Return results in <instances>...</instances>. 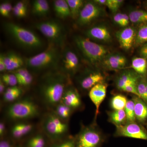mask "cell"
Returning <instances> with one entry per match:
<instances>
[{
    "instance_id": "cell-3",
    "label": "cell",
    "mask_w": 147,
    "mask_h": 147,
    "mask_svg": "<svg viewBox=\"0 0 147 147\" xmlns=\"http://www.w3.org/2000/svg\"><path fill=\"white\" fill-rule=\"evenodd\" d=\"M74 41L86 61L92 67H98L110 50L104 45L93 42L87 37L76 36Z\"/></svg>"
},
{
    "instance_id": "cell-22",
    "label": "cell",
    "mask_w": 147,
    "mask_h": 147,
    "mask_svg": "<svg viewBox=\"0 0 147 147\" xmlns=\"http://www.w3.org/2000/svg\"><path fill=\"white\" fill-rule=\"evenodd\" d=\"M108 121L116 127L123 125L127 122L124 110H113L108 111Z\"/></svg>"
},
{
    "instance_id": "cell-10",
    "label": "cell",
    "mask_w": 147,
    "mask_h": 147,
    "mask_svg": "<svg viewBox=\"0 0 147 147\" xmlns=\"http://www.w3.org/2000/svg\"><path fill=\"white\" fill-rule=\"evenodd\" d=\"M105 13L103 6L94 1L86 2L77 18V24L80 26H88Z\"/></svg>"
},
{
    "instance_id": "cell-12",
    "label": "cell",
    "mask_w": 147,
    "mask_h": 147,
    "mask_svg": "<svg viewBox=\"0 0 147 147\" xmlns=\"http://www.w3.org/2000/svg\"><path fill=\"white\" fill-rule=\"evenodd\" d=\"M60 63L62 71L69 76L76 74L80 67L78 56L69 48H66L64 50L61 55Z\"/></svg>"
},
{
    "instance_id": "cell-8",
    "label": "cell",
    "mask_w": 147,
    "mask_h": 147,
    "mask_svg": "<svg viewBox=\"0 0 147 147\" xmlns=\"http://www.w3.org/2000/svg\"><path fill=\"white\" fill-rule=\"evenodd\" d=\"M36 28L49 40L51 44L57 46H63L65 42V29L63 25L57 20H50L35 24Z\"/></svg>"
},
{
    "instance_id": "cell-49",
    "label": "cell",
    "mask_w": 147,
    "mask_h": 147,
    "mask_svg": "<svg viewBox=\"0 0 147 147\" xmlns=\"http://www.w3.org/2000/svg\"><path fill=\"white\" fill-rule=\"evenodd\" d=\"M0 147H12L10 143L7 140H2L0 142Z\"/></svg>"
},
{
    "instance_id": "cell-16",
    "label": "cell",
    "mask_w": 147,
    "mask_h": 147,
    "mask_svg": "<svg viewBox=\"0 0 147 147\" xmlns=\"http://www.w3.org/2000/svg\"><path fill=\"white\" fill-rule=\"evenodd\" d=\"M107 88L108 84L106 82L100 83L95 85L89 92L90 99L95 106L94 122H96L97 116L99 113V108L106 97Z\"/></svg>"
},
{
    "instance_id": "cell-13",
    "label": "cell",
    "mask_w": 147,
    "mask_h": 147,
    "mask_svg": "<svg viewBox=\"0 0 147 147\" xmlns=\"http://www.w3.org/2000/svg\"><path fill=\"white\" fill-rule=\"evenodd\" d=\"M126 57L118 53H110L105 56L100 65L105 70L120 71L126 68L127 64Z\"/></svg>"
},
{
    "instance_id": "cell-35",
    "label": "cell",
    "mask_w": 147,
    "mask_h": 147,
    "mask_svg": "<svg viewBox=\"0 0 147 147\" xmlns=\"http://www.w3.org/2000/svg\"><path fill=\"white\" fill-rule=\"evenodd\" d=\"M1 80L9 87L15 86L18 84L17 78L13 73L2 74L1 76Z\"/></svg>"
},
{
    "instance_id": "cell-7",
    "label": "cell",
    "mask_w": 147,
    "mask_h": 147,
    "mask_svg": "<svg viewBox=\"0 0 147 147\" xmlns=\"http://www.w3.org/2000/svg\"><path fill=\"white\" fill-rule=\"evenodd\" d=\"M74 137L76 147H101L106 139L94 121L90 125L82 126Z\"/></svg>"
},
{
    "instance_id": "cell-26",
    "label": "cell",
    "mask_w": 147,
    "mask_h": 147,
    "mask_svg": "<svg viewBox=\"0 0 147 147\" xmlns=\"http://www.w3.org/2000/svg\"><path fill=\"white\" fill-rule=\"evenodd\" d=\"M130 22L139 25L147 24V11L142 9L131 10L128 14Z\"/></svg>"
},
{
    "instance_id": "cell-18",
    "label": "cell",
    "mask_w": 147,
    "mask_h": 147,
    "mask_svg": "<svg viewBox=\"0 0 147 147\" xmlns=\"http://www.w3.org/2000/svg\"><path fill=\"white\" fill-rule=\"evenodd\" d=\"M85 34L90 39L102 42H110L112 39L110 30L108 27L104 25L93 26L88 29L85 32Z\"/></svg>"
},
{
    "instance_id": "cell-5",
    "label": "cell",
    "mask_w": 147,
    "mask_h": 147,
    "mask_svg": "<svg viewBox=\"0 0 147 147\" xmlns=\"http://www.w3.org/2000/svg\"><path fill=\"white\" fill-rule=\"evenodd\" d=\"M40 109L34 100L25 98L14 101L6 110L7 118L14 121L26 120L34 118L39 115Z\"/></svg>"
},
{
    "instance_id": "cell-50",
    "label": "cell",
    "mask_w": 147,
    "mask_h": 147,
    "mask_svg": "<svg viewBox=\"0 0 147 147\" xmlns=\"http://www.w3.org/2000/svg\"><path fill=\"white\" fill-rule=\"evenodd\" d=\"M93 1L98 5L103 6L106 5L107 0H94Z\"/></svg>"
},
{
    "instance_id": "cell-40",
    "label": "cell",
    "mask_w": 147,
    "mask_h": 147,
    "mask_svg": "<svg viewBox=\"0 0 147 147\" xmlns=\"http://www.w3.org/2000/svg\"><path fill=\"white\" fill-rule=\"evenodd\" d=\"M33 81V77L32 75L30 73L28 76L19 81L18 83V84L21 86L28 87L31 85Z\"/></svg>"
},
{
    "instance_id": "cell-14",
    "label": "cell",
    "mask_w": 147,
    "mask_h": 147,
    "mask_svg": "<svg viewBox=\"0 0 147 147\" xmlns=\"http://www.w3.org/2000/svg\"><path fill=\"white\" fill-rule=\"evenodd\" d=\"M61 102L73 110H81L83 108V102L79 91L70 84L66 88Z\"/></svg>"
},
{
    "instance_id": "cell-15",
    "label": "cell",
    "mask_w": 147,
    "mask_h": 147,
    "mask_svg": "<svg viewBox=\"0 0 147 147\" xmlns=\"http://www.w3.org/2000/svg\"><path fill=\"white\" fill-rule=\"evenodd\" d=\"M137 29L133 27L124 28L116 32L115 36L121 48L128 51L132 48L135 43Z\"/></svg>"
},
{
    "instance_id": "cell-29",
    "label": "cell",
    "mask_w": 147,
    "mask_h": 147,
    "mask_svg": "<svg viewBox=\"0 0 147 147\" xmlns=\"http://www.w3.org/2000/svg\"><path fill=\"white\" fill-rule=\"evenodd\" d=\"M127 100V98L124 95L116 94L110 99V107L113 110H124Z\"/></svg>"
},
{
    "instance_id": "cell-31",
    "label": "cell",
    "mask_w": 147,
    "mask_h": 147,
    "mask_svg": "<svg viewBox=\"0 0 147 147\" xmlns=\"http://www.w3.org/2000/svg\"><path fill=\"white\" fill-rule=\"evenodd\" d=\"M68 3L71 16L74 19L77 18L86 2L83 0H66Z\"/></svg>"
},
{
    "instance_id": "cell-39",
    "label": "cell",
    "mask_w": 147,
    "mask_h": 147,
    "mask_svg": "<svg viewBox=\"0 0 147 147\" xmlns=\"http://www.w3.org/2000/svg\"><path fill=\"white\" fill-rule=\"evenodd\" d=\"M136 82L135 83H131V84L126 85L123 88V89L122 90V92H125L131 94L132 95H135L138 96V94H137L136 88Z\"/></svg>"
},
{
    "instance_id": "cell-2",
    "label": "cell",
    "mask_w": 147,
    "mask_h": 147,
    "mask_svg": "<svg viewBox=\"0 0 147 147\" xmlns=\"http://www.w3.org/2000/svg\"><path fill=\"white\" fill-rule=\"evenodd\" d=\"M3 28L11 40L24 50H36L43 46V42L40 37L25 27L12 22H6L4 24Z\"/></svg>"
},
{
    "instance_id": "cell-23",
    "label": "cell",
    "mask_w": 147,
    "mask_h": 147,
    "mask_svg": "<svg viewBox=\"0 0 147 147\" xmlns=\"http://www.w3.org/2000/svg\"><path fill=\"white\" fill-rule=\"evenodd\" d=\"M130 68L140 76H147V60L142 57H134L131 61Z\"/></svg>"
},
{
    "instance_id": "cell-47",
    "label": "cell",
    "mask_w": 147,
    "mask_h": 147,
    "mask_svg": "<svg viewBox=\"0 0 147 147\" xmlns=\"http://www.w3.org/2000/svg\"><path fill=\"white\" fill-rule=\"evenodd\" d=\"M6 131V126L5 124L3 122H1L0 123V136L3 137L5 134Z\"/></svg>"
},
{
    "instance_id": "cell-28",
    "label": "cell",
    "mask_w": 147,
    "mask_h": 147,
    "mask_svg": "<svg viewBox=\"0 0 147 147\" xmlns=\"http://www.w3.org/2000/svg\"><path fill=\"white\" fill-rule=\"evenodd\" d=\"M72 109L60 102L54 108L53 113L59 118L67 122L73 113Z\"/></svg>"
},
{
    "instance_id": "cell-43",
    "label": "cell",
    "mask_w": 147,
    "mask_h": 147,
    "mask_svg": "<svg viewBox=\"0 0 147 147\" xmlns=\"http://www.w3.org/2000/svg\"><path fill=\"white\" fill-rule=\"evenodd\" d=\"M139 53L140 57L147 60V42L139 47Z\"/></svg>"
},
{
    "instance_id": "cell-41",
    "label": "cell",
    "mask_w": 147,
    "mask_h": 147,
    "mask_svg": "<svg viewBox=\"0 0 147 147\" xmlns=\"http://www.w3.org/2000/svg\"><path fill=\"white\" fill-rule=\"evenodd\" d=\"M12 12L13 15L18 18H23L26 17L27 15V11H26L21 10L13 6Z\"/></svg>"
},
{
    "instance_id": "cell-52",
    "label": "cell",
    "mask_w": 147,
    "mask_h": 147,
    "mask_svg": "<svg viewBox=\"0 0 147 147\" xmlns=\"http://www.w3.org/2000/svg\"><path fill=\"white\" fill-rule=\"evenodd\" d=\"M16 147H21V146H16Z\"/></svg>"
},
{
    "instance_id": "cell-32",
    "label": "cell",
    "mask_w": 147,
    "mask_h": 147,
    "mask_svg": "<svg viewBox=\"0 0 147 147\" xmlns=\"http://www.w3.org/2000/svg\"><path fill=\"white\" fill-rule=\"evenodd\" d=\"M46 140L43 134L37 133L32 136L26 142V147H45Z\"/></svg>"
},
{
    "instance_id": "cell-46",
    "label": "cell",
    "mask_w": 147,
    "mask_h": 147,
    "mask_svg": "<svg viewBox=\"0 0 147 147\" xmlns=\"http://www.w3.org/2000/svg\"><path fill=\"white\" fill-rule=\"evenodd\" d=\"M6 71L5 62L4 58V54H1L0 55V71L4 72Z\"/></svg>"
},
{
    "instance_id": "cell-1",
    "label": "cell",
    "mask_w": 147,
    "mask_h": 147,
    "mask_svg": "<svg viewBox=\"0 0 147 147\" xmlns=\"http://www.w3.org/2000/svg\"><path fill=\"white\" fill-rule=\"evenodd\" d=\"M68 76L62 71H55L42 77L38 92L41 101L47 108L54 109L61 102L66 88L70 84Z\"/></svg>"
},
{
    "instance_id": "cell-45",
    "label": "cell",
    "mask_w": 147,
    "mask_h": 147,
    "mask_svg": "<svg viewBox=\"0 0 147 147\" xmlns=\"http://www.w3.org/2000/svg\"><path fill=\"white\" fill-rule=\"evenodd\" d=\"M0 13L4 17L8 18L7 10L6 3V2L2 3L0 5Z\"/></svg>"
},
{
    "instance_id": "cell-44",
    "label": "cell",
    "mask_w": 147,
    "mask_h": 147,
    "mask_svg": "<svg viewBox=\"0 0 147 147\" xmlns=\"http://www.w3.org/2000/svg\"><path fill=\"white\" fill-rule=\"evenodd\" d=\"M14 6L20 10L26 11H27L28 10V6L26 2L23 1H18L16 3Z\"/></svg>"
},
{
    "instance_id": "cell-38",
    "label": "cell",
    "mask_w": 147,
    "mask_h": 147,
    "mask_svg": "<svg viewBox=\"0 0 147 147\" xmlns=\"http://www.w3.org/2000/svg\"><path fill=\"white\" fill-rule=\"evenodd\" d=\"M12 73L16 76L18 83L30 73L27 68L21 67L13 71Z\"/></svg>"
},
{
    "instance_id": "cell-48",
    "label": "cell",
    "mask_w": 147,
    "mask_h": 147,
    "mask_svg": "<svg viewBox=\"0 0 147 147\" xmlns=\"http://www.w3.org/2000/svg\"><path fill=\"white\" fill-rule=\"evenodd\" d=\"M6 86L5 83L1 80H0V93L1 94H3L5 92L6 90Z\"/></svg>"
},
{
    "instance_id": "cell-21",
    "label": "cell",
    "mask_w": 147,
    "mask_h": 147,
    "mask_svg": "<svg viewBox=\"0 0 147 147\" xmlns=\"http://www.w3.org/2000/svg\"><path fill=\"white\" fill-rule=\"evenodd\" d=\"M34 127L33 125L30 123L19 121L12 127L11 129V134L14 139H21L30 133Z\"/></svg>"
},
{
    "instance_id": "cell-37",
    "label": "cell",
    "mask_w": 147,
    "mask_h": 147,
    "mask_svg": "<svg viewBox=\"0 0 147 147\" xmlns=\"http://www.w3.org/2000/svg\"><path fill=\"white\" fill-rule=\"evenodd\" d=\"M124 1L123 0H107L105 6L107 7L113 13H115Z\"/></svg>"
},
{
    "instance_id": "cell-6",
    "label": "cell",
    "mask_w": 147,
    "mask_h": 147,
    "mask_svg": "<svg viewBox=\"0 0 147 147\" xmlns=\"http://www.w3.org/2000/svg\"><path fill=\"white\" fill-rule=\"evenodd\" d=\"M41 126L44 134L55 142L62 140L68 132L67 122L59 118L53 112L47 113L44 116Z\"/></svg>"
},
{
    "instance_id": "cell-19",
    "label": "cell",
    "mask_w": 147,
    "mask_h": 147,
    "mask_svg": "<svg viewBox=\"0 0 147 147\" xmlns=\"http://www.w3.org/2000/svg\"><path fill=\"white\" fill-rule=\"evenodd\" d=\"M134 103L136 121L147 127V104L143 99L135 95L131 96Z\"/></svg>"
},
{
    "instance_id": "cell-42",
    "label": "cell",
    "mask_w": 147,
    "mask_h": 147,
    "mask_svg": "<svg viewBox=\"0 0 147 147\" xmlns=\"http://www.w3.org/2000/svg\"><path fill=\"white\" fill-rule=\"evenodd\" d=\"M113 21L117 25L122 27L123 16L122 13H116L113 16Z\"/></svg>"
},
{
    "instance_id": "cell-25",
    "label": "cell",
    "mask_w": 147,
    "mask_h": 147,
    "mask_svg": "<svg viewBox=\"0 0 147 147\" xmlns=\"http://www.w3.org/2000/svg\"><path fill=\"white\" fill-rule=\"evenodd\" d=\"M50 7L46 0H36L33 3L32 12L38 16H44L48 14Z\"/></svg>"
},
{
    "instance_id": "cell-51",
    "label": "cell",
    "mask_w": 147,
    "mask_h": 147,
    "mask_svg": "<svg viewBox=\"0 0 147 147\" xmlns=\"http://www.w3.org/2000/svg\"><path fill=\"white\" fill-rule=\"evenodd\" d=\"M145 7H146V8L147 11V1H146V3H145Z\"/></svg>"
},
{
    "instance_id": "cell-11",
    "label": "cell",
    "mask_w": 147,
    "mask_h": 147,
    "mask_svg": "<svg viewBox=\"0 0 147 147\" xmlns=\"http://www.w3.org/2000/svg\"><path fill=\"white\" fill-rule=\"evenodd\" d=\"M116 127L115 137H128L147 141V130L146 127L137 121L127 122L123 125Z\"/></svg>"
},
{
    "instance_id": "cell-4",
    "label": "cell",
    "mask_w": 147,
    "mask_h": 147,
    "mask_svg": "<svg viewBox=\"0 0 147 147\" xmlns=\"http://www.w3.org/2000/svg\"><path fill=\"white\" fill-rule=\"evenodd\" d=\"M61 55L57 46L51 44L43 52L26 59L25 64L36 72L55 69L60 63Z\"/></svg>"
},
{
    "instance_id": "cell-33",
    "label": "cell",
    "mask_w": 147,
    "mask_h": 147,
    "mask_svg": "<svg viewBox=\"0 0 147 147\" xmlns=\"http://www.w3.org/2000/svg\"><path fill=\"white\" fill-rule=\"evenodd\" d=\"M124 110L126 114L127 122L136 121L134 112V103L131 98L127 100Z\"/></svg>"
},
{
    "instance_id": "cell-24",
    "label": "cell",
    "mask_w": 147,
    "mask_h": 147,
    "mask_svg": "<svg viewBox=\"0 0 147 147\" xmlns=\"http://www.w3.org/2000/svg\"><path fill=\"white\" fill-rule=\"evenodd\" d=\"M54 8L56 15L61 19L71 16V12L66 0H56L54 1Z\"/></svg>"
},
{
    "instance_id": "cell-34",
    "label": "cell",
    "mask_w": 147,
    "mask_h": 147,
    "mask_svg": "<svg viewBox=\"0 0 147 147\" xmlns=\"http://www.w3.org/2000/svg\"><path fill=\"white\" fill-rule=\"evenodd\" d=\"M145 77L142 76H139L136 83V88L138 96L146 102V90Z\"/></svg>"
},
{
    "instance_id": "cell-9",
    "label": "cell",
    "mask_w": 147,
    "mask_h": 147,
    "mask_svg": "<svg viewBox=\"0 0 147 147\" xmlns=\"http://www.w3.org/2000/svg\"><path fill=\"white\" fill-rule=\"evenodd\" d=\"M107 76L103 71L96 67L86 68L78 76L76 81L80 89L89 92L95 85L106 82Z\"/></svg>"
},
{
    "instance_id": "cell-30",
    "label": "cell",
    "mask_w": 147,
    "mask_h": 147,
    "mask_svg": "<svg viewBox=\"0 0 147 147\" xmlns=\"http://www.w3.org/2000/svg\"><path fill=\"white\" fill-rule=\"evenodd\" d=\"M147 42V24L139 25L137 29L134 46H139Z\"/></svg>"
},
{
    "instance_id": "cell-20",
    "label": "cell",
    "mask_w": 147,
    "mask_h": 147,
    "mask_svg": "<svg viewBox=\"0 0 147 147\" xmlns=\"http://www.w3.org/2000/svg\"><path fill=\"white\" fill-rule=\"evenodd\" d=\"M4 58L6 71H15L22 67L25 64V60L21 55L13 51H10L4 54Z\"/></svg>"
},
{
    "instance_id": "cell-36",
    "label": "cell",
    "mask_w": 147,
    "mask_h": 147,
    "mask_svg": "<svg viewBox=\"0 0 147 147\" xmlns=\"http://www.w3.org/2000/svg\"><path fill=\"white\" fill-rule=\"evenodd\" d=\"M51 147H76L75 137H69L64 140L56 142Z\"/></svg>"
},
{
    "instance_id": "cell-17",
    "label": "cell",
    "mask_w": 147,
    "mask_h": 147,
    "mask_svg": "<svg viewBox=\"0 0 147 147\" xmlns=\"http://www.w3.org/2000/svg\"><path fill=\"white\" fill-rule=\"evenodd\" d=\"M141 76L131 69L125 68L119 71L114 79L116 88L122 92L124 88L129 84L135 83Z\"/></svg>"
},
{
    "instance_id": "cell-27",
    "label": "cell",
    "mask_w": 147,
    "mask_h": 147,
    "mask_svg": "<svg viewBox=\"0 0 147 147\" xmlns=\"http://www.w3.org/2000/svg\"><path fill=\"white\" fill-rule=\"evenodd\" d=\"M22 93V89L18 86L9 87L3 94V98L5 102H13L18 100Z\"/></svg>"
}]
</instances>
